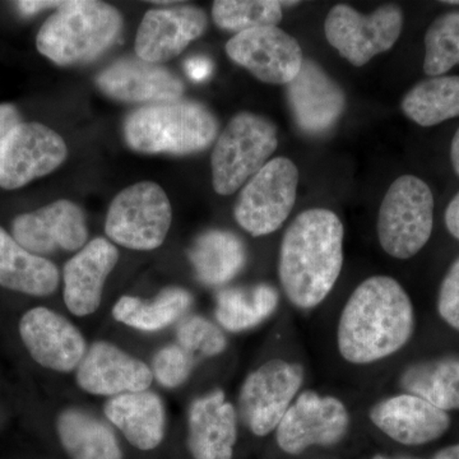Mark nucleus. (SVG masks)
Returning <instances> with one entry per match:
<instances>
[{"instance_id":"obj_9","label":"nucleus","mask_w":459,"mask_h":459,"mask_svg":"<svg viewBox=\"0 0 459 459\" xmlns=\"http://www.w3.org/2000/svg\"><path fill=\"white\" fill-rule=\"evenodd\" d=\"M298 184L299 170L291 160H270L238 195L234 207L238 226L255 238L279 230L294 208Z\"/></svg>"},{"instance_id":"obj_1","label":"nucleus","mask_w":459,"mask_h":459,"mask_svg":"<svg viewBox=\"0 0 459 459\" xmlns=\"http://www.w3.org/2000/svg\"><path fill=\"white\" fill-rule=\"evenodd\" d=\"M415 327V309L403 286L394 277H369L342 307L338 352L352 365L385 360L409 344Z\"/></svg>"},{"instance_id":"obj_12","label":"nucleus","mask_w":459,"mask_h":459,"mask_svg":"<svg viewBox=\"0 0 459 459\" xmlns=\"http://www.w3.org/2000/svg\"><path fill=\"white\" fill-rule=\"evenodd\" d=\"M68 156L65 140L40 123H21L0 144V186L22 188L56 170Z\"/></svg>"},{"instance_id":"obj_25","label":"nucleus","mask_w":459,"mask_h":459,"mask_svg":"<svg viewBox=\"0 0 459 459\" xmlns=\"http://www.w3.org/2000/svg\"><path fill=\"white\" fill-rule=\"evenodd\" d=\"M59 280V270L53 262L29 252L0 228V286L44 298L56 291Z\"/></svg>"},{"instance_id":"obj_36","label":"nucleus","mask_w":459,"mask_h":459,"mask_svg":"<svg viewBox=\"0 0 459 459\" xmlns=\"http://www.w3.org/2000/svg\"><path fill=\"white\" fill-rule=\"evenodd\" d=\"M21 123V114L13 105H0V144L7 137L8 133Z\"/></svg>"},{"instance_id":"obj_33","label":"nucleus","mask_w":459,"mask_h":459,"mask_svg":"<svg viewBox=\"0 0 459 459\" xmlns=\"http://www.w3.org/2000/svg\"><path fill=\"white\" fill-rule=\"evenodd\" d=\"M177 343L193 356L216 358L229 346L225 331L217 323L199 314L186 316L177 325Z\"/></svg>"},{"instance_id":"obj_6","label":"nucleus","mask_w":459,"mask_h":459,"mask_svg":"<svg viewBox=\"0 0 459 459\" xmlns=\"http://www.w3.org/2000/svg\"><path fill=\"white\" fill-rule=\"evenodd\" d=\"M433 226L430 186L413 175L395 179L386 190L377 213V238L386 255L401 261L412 258L427 246Z\"/></svg>"},{"instance_id":"obj_23","label":"nucleus","mask_w":459,"mask_h":459,"mask_svg":"<svg viewBox=\"0 0 459 459\" xmlns=\"http://www.w3.org/2000/svg\"><path fill=\"white\" fill-rule=\"evenodd\" d=\"M104 415L126 442L140 451H153L165 439V402L156 392L142 391L108 398Z\"/></svg>"},{"instance_id":"obj_22","label":"nucleus","mask_w":459,"mask_h":459,"mask_svg":"<svg viewBox=\"0 0 459 459\" xmlns=\"http://www.w3.org/2000/svg\"><path fill=\"white\" fill-rule=\"evenodd\" d=\"M96 83L108 98L147 105L179 100L186 91L178 75L140 57L117 60L98 75Z\"/></svg>"},{"instance_id":"obj_26","label":"nucleus","mask_w":459,"mask_h":459,"mask_svg":"<svg viewBox=\"0 0 459 459\" xmlns=\"http://www.w3.org/2000/svg\"><path fill=\"white\" fill-rule=\"evenodd\" d=\"M189 259L202 283L222 286L246 267L247 247L234 232L210 230L195 238L189 250Z\"/></svg>"},{"instance_id":"obj_37","label":"nucleus","mask_w":459,"mask_h":459,"mask_svg":"<svg viewBox=\"0 0 459 459\" xmlns=\"http://www.w3.org/2000/svg\"><path fill=\"white\" fill-rule=\"evenodd\" d=\"M186 71L195 81H204L212 74V63L204 56L189 57L186 62Z\"/></svg>"},{"instance_id":"obj_17","label":"nucleus","mask_w":459,"mask_h":459,"mask_svg":"<svg viewBox=\"0 0 459 459\" xmlns=\"http://www.w3.org/2000/svg\"><path fill=\"white\" fill-rule=\"evenodd\" d=\"M286 98L296 126L307 134H325L346 108L340 84L312 59H304L298 75L286 84Z\"/></svg>"},{"instance_id":"obj_10","label":"nucleus","mask_w":459,"mask_h":459,"mask_svg":"<svg viewBox=\"0 0 459 459\" xmlns=\"http://www.w3.org/2000/svg\"><path fill=\"white\" fill-rule=\"evenodd\" d=\"M402 29L403 12L395 4L382 5L370 14L351 5H334L325 23L329 44L355 66H364L377 54L391 50Z\"/></svg>"},{"instance_id":"obj_40","label":"nucleus","mask_w":459,"mask_h":459,"mask_svg":"<svg viewBox=\"0 0 459 459\" xmlns=\"http://www.w3.org/2000/svg\"><path fill=\"white\" fill-rule=\"evenodd\" d=\"M431 459H459V444H453V446L440 449Z\"/></svg>"},{"instance_id":"obj_7","label":"nucleus","mask_w":459,"mask_h":459,"mask_svg":"<svg viewBox=\"0 0 459 459\" xmlns=\"http://www.w3.org/2000/svg\"><path fill=\"white\" fill-rule=\"evenodd\" d=\"M171 221L165 190L153 181H141L122 190L111 202L105 232L113 244L148 252L164 244Z\"/></svg>"},{"instance_id":"obj_28","label":"nucleus","mask_w":459,"mask_h":459,"mask_svg":"<svg viewBox=\"0 0 459 459\" xmlns=\"http://www.w3.org/2000/svg\"><path fill=\"white\" fill-rule=\"evenodd\" d=\"M279 305V291L268 283L230 287L217 294L214 316L223 331L240 333L270 319Z\"/></svg>"},{"instance_id":"obj_8","label":"nucleus","mask_w":459,"mask_h":459,"mask_svg":"<svg viewBox=\"0 0 459 459\" xmlns=\"http://www.w3.org/2000/svg\"><path fill=\"white\" fill-rule=\"evenodd\" d=\"M305 369L299 362L272 359L247 374L238 391V415L255 437L276 431L300 394Z\"/></svg>"},{"instance_id":"obj_24","label":"nucleus","mask_w":459,"mask_h":459,"mask_svg":"<svg viewBox=\"0 0 459 459\" xmlns=\"http://www.w3.org/2000/svg\"><path fill=\"white\" fill-rule=\"evenodd\" d=\"M59 442L71 459H124L113 427L80 407H68L56 416Z\"/></svg>"},{"instance_id":"obj_34","label":"nucleus","mask_w":459,"mask_h":459,"mask_svg":"<svg viewBox=\"0 0 459 459\" xmlns=\"http://www.w3.org/2000/svg\"><path fill=\"white\" fill-rule=\"evenodd\" d=\"M153 380L166 389H177L186 385L195 369V356L179 343L166 344L151 361Z\"/></svg>"},{"instance_id":"obj_30","label":"nucleus","mask_w":459,"mask_h":459,"mask_svg":"<svg viewBox=\"0 0 459 459\" xmlns=\"http://www.w3.org/2000/svg\"><path fill=\"white\" fill-rule=\"evenodd\" d=\"M402 110L421 126H434L459 117V75H437L413 86L402 100Z\"/></svg>"},{"instance_id":"obj_29","label":"nucleus","mask_w":459,"mask_h":459,"mask_svg":"<svg viewBox=\"0 0 459 459\" xmlns=\"http://www.w3.org/2000/svg\"><path fill=\"white\" fill-rule=\"evenodd\" d=\"M404 394L419 395L437 409L459 410V355L413 362L398 379Z\"/></svg>"},{"instance_id":"obj_20","label":"nucleus","mask_w":459,"mask_h":459,"mask_svg":"<svg viewBox=\"0 0 459 459\" xmlns=\"http://www.w3.org/2000/svg\"><path fill=\"white\" fill-rule=\"evenodd\" d=\"M238 420L237 407L221 389L195 398L186 419V446L193 459L234 458Z\"/></svg>"},{"instance_id":"obj_3","label":"nucleus","mask_w":459,"mask_h":459,"mask_svg":"<svg viewBox=\"0 0 459 459\" xmlns=\"http://www.w3.org/2000/svg\"><path fill=\"white\" fill-rule=\"evenodd\" d=\"M216 115L193 100H174L146 105L124 123V137L141 153L192 155L207 150L219 137Z\"/></svg>"},{"instance_id":"obj_11","label":"nucleus","mask_w":459,"mask_h":459,"mask_svg":"<svg viewBox=\"0 0 459 459\" xmlns=\"http://www.w3.org/2000/svg\"><path fill=\"white\" fill-rule=\"evenodd\" d=\"M351 416L340 398L301 391L274 433L281 451L299 455L313 446H337L349 434Z\"/></svg>"},{"instance_id":"obj_13","label":"nucleus","mask_w":459,"mask_h":459,"mask_svg":"<svg viewBox=\"0 0 459 459\" xmlns=\"http://www.w3.org/2000/svg\"><path fill=\"white\" fill-rule=\"evenodd\" d=\"M226 53L256 80L285 86L298 75L304 62L300 44L277 26L238 33L226 44Z\"/></svg>"},{"instance_id":"obj_18","label":"nucleus","mask_w":459,"mask_h":459,"mask_svg":"<svg viewBox=\"0 0 459 459\" xmlns=\"http://www.w3.org/2000/svg\"><path fill=\"white\" fill-rule=\"evenodd\" d=\"M207 27V14L195 5L151 9L138 29L135 53L144 62L161 65L180 56Z\"/></svg>"},{"instance_id":"obj_14","label":"nucleus","mask_w":459,"mask_h":459,"mask_svg":"<svg viewBox=\"0 0 459 459\" xmlns=\"http://www.w3.org/2000/svg\"><path fill=\"white\" fill-rule=\"evenodd\" d=\"M18 331L33 360L56 373L77 370L89 350L82 332L49 307H33L23 314Z\"/></svg>"},{"instance_id":"obj_2","label":"nucleus","mask_w":459,"mask_h":459,"mask_svg":"<svg viewBox=\"0 0 459 459\" xmlns=\"http://www.w3.org/2000/svg\"><path fill=\"white\" fill-rule=\"evenodd\" d=\"M343 223L325 208L304 211L281 241L279 277L290 303L301 310L319 307L343 267Z\"/></svg>"},{"instance_id":"obj_32","label":"nucleus","mask_w":459,"mask_h":459,"mask_svg":"<svg viewBox=\"0 0 459 459\" xmlns=\"http://www.w3.org/2000/svg\"><path fill=\"white\" fill-rule=\"evenodd\" d=\"M459 65V11L435 18L425 35L424 72L443 75Z\"/></svg>"},{"instance_id":"obj_38","label":"nucleus","mask_w":459,"mask_h":459,"mask_svg":"<svg viewBox=\"0 0 459 459\" xmlns=\"http://www.w3.org/2000/svg\"><path fill=\"white\" fill-rule=\"evenodd\" d=\"M65 2H39V0H27V2H17L16 7L25 16H32L38 12L49 8H60Z\"/></svg>"},{"instance_id":"obj_19","label":"nucleus","mask_w":459,"mask_h":459,"mask_svg":"<svg viewBox=\"0 0 459 459\" xmlns=\"http://www.w3.org/2000/svg\"><path fill=\"white\" fill-rule=\"evenodd\" d=\"M369 419L377 430L402 446L435 442L451 428V416L430 402L410 394L391 395L377 402Z\"/></svg>"},{"instance_id":"obj_42","label":"nucleus","mask_w":459,"mask_h":459,"mask_svg":"<svg viewBox=\"0 0 459 459\" xmlns=\"http://www.w3.org/2000/svg\"><path fill=\"white\" fill-rule=\"evenodd\" d=\"M371 459H420L415 457H388V455H376Z\"/></svg>"},{"instance_id":"obj_21","label":"nucleus","mask_w":459,"mask_h":459,"mask_svg":"<svg viewBox=\"0 0 459 459\" xmlns=\"http://www.w3.org/2000/svg\"><path fill=\"white\" fill-rule=\"evenodd\" d=\"M117 261V247L108 238H96L65 263L63 298L72 316L84 318L98 312L105 283Z\"/></svg>"},{"instance_id":"obj_4","label":"nucleus","mask_w":459,"mask_h":459,"mask_svg":"<svg viewBox=\"0 0 459 459\" xmlns=\"http://www.w3.org/2000/svg\"><path fill=\"white\" fill-rule=\"evenodd\" d=\"M122 29V14L113 5L72 0L45 21L36 47L57 65H82L108 50Z\"/></svg>"},{"instance_id":"obj_31","label":"nucleus","mask_w":459,"mask_h":459,"mask_svg":"<svg viewBox=\"0 0 459 459\" xmlns=\"http://www.w3.org/2000/svg\"><path fill=\"white\" fill-rule=\"evenodd\" d=\"M212 17L220 29L246 32L259 27L277 26L282 21V5L274 0H217Z\"/></svg>"},{"instance_id":"obj_43","label":"nucleus","mask_w":459,"mask_h":459,"mask_svg":"<svg viewBox=\"0 0 459 459\" xmlns=\"http://www.w3.org/2000/svg\"><path fill=\"white\" fill-rule=\"evenodd\" d=\"M446 4H459V0H449V2H444Z\"/></svg>"},{"instance_id":"obj_35","label":"nucleus","mask_w":459,"mask_h":459,"mask_svg":"<svg viewBox=\"0 0 459 459\" xmlns=\"http://www.w3.org/2000/svg\"><path fill=\"white\" fill-rule=\"evenodd\" d=\"M437 307L440 318L459 332V258L444 276Z\"/></svg>"},{"instance_id":"obj_16","label":"nucleus","mask_w":459,"mask_h":459,"mask_svg":"<svg viewBox=\"0 0 459 459\" xmlns=\"http://www.w3.org/2000/svg\"><path fill=\"white\" fill-rule=\"evenodd\" d=\"M75 382L86 394L113 398L147 391L152 385L153 376L146 362L117 344L96 341L75 370Z\"/></svg>"},{"instance_id":"obj_27","label":"nucleus","mask_w":459,"mask_h":459,"mask_svg":"<svg viewBox=\"0 0 459 459\" xmlns=\"http://www.w3.org/2000/svg\"><path fill=\"white\" fill-rule=\"evenodd\" d=\"M193 296L183 287H168L151 300L137 296L124 295L114 304L111 316L126 327L137 331H162L188 316Z\"/></svg>"},{"instance_id":"obj_5","label":"nucleus","mask_w":459,"mask_h":459,"mask_svg":"<svg viewBox=\"0 0 459 459\" xmlns=\"http://www.w3.org/2000/svg\"><path fill=\"white\" fill-rule=\"evenodd\" d=\"M277 146V126L270 119L247 111L235 115L214 144V192L234 195L267 164Z\"/></svg>"},{"instance_id":"obj_15","label":"nucleus","mask_w":459,"mask_h":459,"mask_svg":"<svg viewBox=\"0 0 459 459\" xmlns=\"http://www.w3.org/2000/svg\"><path fill=\"white\" fill-rule=\"evenodd\" d=\"M12 237L29 252L44 256L59 249H82L89 243V228L83 211L74 202L60 199L16 217Z\"/></svg>"},{"instance_id":"obj_39","label":"nucleus","mask_w":459,"mask_h":459,"mask_svg":"<svg viewBox=\"0 0 459 459\" xmlns=\"http://www.w3.org/2000/svg\"><path fill=\"white\" fill-rule=\"evenodd\" d=\"M446 225L449 234L459 240V192L446 207Z\"/></svg>"},{"instance_id":"obj_41","label":"nucleus","mask_w":459,"mask_h":459,"mask_svg":"<svg viewBox=\"0 0 459 459\" xmlns=\"http://www.w3.org/2000/svg\"><path fill=\"white\" fill-rule=\"evenodd\" d=\"M451 161L455 174L459 177V128L453 137L451 144Z\"/></svg>"}]
</instances>
